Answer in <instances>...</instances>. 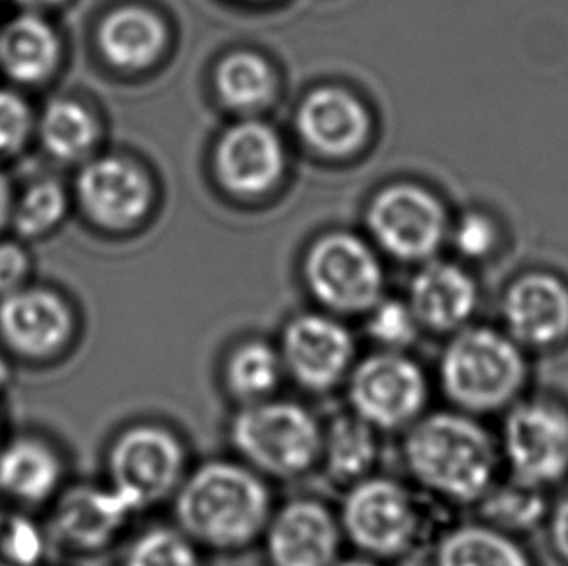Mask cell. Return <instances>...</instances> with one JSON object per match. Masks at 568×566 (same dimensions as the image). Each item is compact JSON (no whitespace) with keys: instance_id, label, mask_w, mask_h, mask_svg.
Segmentation results:
<instances>
[{"instance_id":"25","label":"cell","mask_w":568,"mask_h":566,"mask_svg":"<svg viewBox=\"0 0 568 566\" xmlns=\"http://www.w3.org/2000/svg\"><path fill=\"white\" fill-rule=\"evenodd\" d=\"M165 43L162 20L144 8H119L101 22V53L119 69H144Z\"/></svg>"},{"instance_id":"17","label":"cell","mask_w":568,"mask_h":566,"mask_svg":"<svg viewBox=\"0 0 568 566\" xmlns=\"http://www.w3.org/2000/svg\"><path fill=\"white\" fill-rule=\"evenodd\" d=\"M78 196L95 222L119 230L146 214L150 184L146 175L129 161L100 158L82 169Z\"/></svg>"},{"instance_id":"40","label":"cell","mask_w":568,"mask_h":566,"mask_svg":"<svg viewBox=\"0 0 568 566\" xmlns=\"http://www.w3.org/2000/svg\"><path fill=\"white\" fill-rule=\"evenodd\" d=\"M0 520H2V514H0Z\"/></svg>"},{"instance_id":"35","label":"cell","mask_w":568,"mask_h":566,"mask_svg":"<svg viewBox=\"0 0 568 566\" xmlns=\"http://www.w3.org/2000/svg\"><path fill=\"white\" fill-rule=\"evenodd\" d=\"M546 528L555 555L568 565V495L551 503Z\"/></svg>"},{"instance_id":"30","label":"cell","mask_w":568,"mask_h":566,"mask_svg":"<svg viewBox=\"0 0 568 566\" xmlns=\"http://www.w3.org/2000/svg\"><path fill=\"white\" fill-rule=\"evenodd\" d=\"M365 316V334L384 352H409L423 330L407 301L381 299Z\"/></svg>"},{"instance_id":"11","label":"cell","mask_w":568,"mask_h":566,"mask_svg":"<svg viewBox=\"0 0 568 566\" xmlns=\"http://www.w3.org/2000/svg\"><path fill=\"white\" fill-rule=\"evenodd\" d=\"M258 545L266 566H332L346 542L334 506L316 495H295L276 503Z\"/></svg>"},{"instance_id":"18","label":"cell","mask_w":568,"mask_h":566,"mask_svg":"<svg viewBox=\"0 0 568 566\" xmlns=\"http://www.w3.org/2000/svg\"><path fill=\"white\" fill-rule=\"evenodd\" d=\"M284 145L276 132L258 121L235 124L223 134L215 165L223 183L237 194H261L284 173Z\"/></svg>"},{"instance_id":"2","label":"cell","mask_w":568,"mask_h":566,"mask_svg":"<svg viewBox=\"0 0 568 566\" xmlns=\"http://www.w3.org/2000/svg\"><path fill=\"white\" fill-rule=\"evenodd\" d=\"M170 506L202 552L237 555L258 545L276 501L272 483L230 454L192 464Z\"/></svg>"},{"instance_id":"33","label":"cell","mask_w":568,"mask_h":566,"mask_svg":"<svg viewBox=\"0 0 568 566\" xmlns=\"http://www.w3.org/2000/svg\"><path fill=\"white\" fill-rule=\"evenodd\" d=\"M31 131L28 103L10 90H0V153H12L26 142Z\"/></svg>"},{"instance_id":"12","label":"cell","mask_w":568,"mask_h":566,"mask_svg":"<svg viewBox=\"0 0 568 566\" xmlns=\"http://www.w3.org/2000/svg\"><path fill=\"white\" fill-rule=\"evenodd\" d=\"M500 329L526 352H551L568 342V280L530 270L508 283L500 299Z\"/></svg>"},{"instance_id":"1","label":"cell","mask_w":568,"mask_h":566,"mask_svg":"<svg viewBox=\"0 0 568 566\" xmlns=\"http://www.w3.org/2000/svg\"><path fill=\"white\" fill-rule=\"evenodd\" d=\"M399 459L422 495L460 508H474L505 474L485 420L450 406L425 412L399 435Z\"/></svg>"},{"instance_id":"38","label":"cell","mask_w":568,"mask_h":566,"mask_svg":"<svg viewBox=\"0 0 568 566\" xmlns=\"http://www.w3.org/2000/svg\"><path fill=\"white\" fill-rule=\"evenodd\" d=\"M18 7H22L26 12H39V10H45V8L54 7L62 0H10Z\"/></svg>"},{"instance_id":"22","label":"cell","mask_w":568,"mask_h":566,"mask_svg":"<svg viewBox=\"0 0 568 566\" xmlns=\"http://www.w3.org/2000/svg\"><path fill=\"white\" fill-rule=\"evenodd\" d=\"M430 566H538L520 537L481 520L446 528L433 547Z\"/></svg>"},{"instance_id":"26","label":"cell","mask_w":568,"mask_h":566,"mask_svg":"<svg viewBox=\"0 0 568 566\" xmlns=\"http://www.w3.org/2000/svg\"><path fill=\"white\" fill-rule=\"evenodd\" d=\"M551 503L554 501L547 497V489L503 474L474 508L477 520L523 537L546 526Z\"/></svg>"},{"instance_id":"20","label":"cell","mask_w":568,"mask_h":566,"mask_svg":"<svg viewBox=\"0 0 568 566\" xmlns=\"http://www.w3.org/2000/svg\"><path fill=\"white\" fill-rule=\"evenodd\" d=\"M383 456V435L349 410L323 422L318 472L338 489H346L377 474Z\"/></svg>"},{"instance_id":"16","label":"cell","mask_w":568,"mask_h":566,"mask_svg":"<svg viewBox=\"0 0 568 566\" xmlns=\"http://www.w3.org/2000/svg\"><path fill=\"white\" fill-rule=\"evenodd\" d=\"M407 303L422 330L450 336L474 321L479 290L476 280L460 266L430 262L415 274Z\"/></svg>"},{"instance_id":"13","label":"cell","mask_w":568,"mask_h":566,"mask_svg":"<svg viewBox=\"0 0 568 566\" xmlns=\"http://www.w3.org/2000/svg\"><path fill=\"white\" fill-rule=\"evenodd\" d=\"M369 228L384 251L402 261H423L445 237L446 215L422 186L394 184L373 200Z\"/></svg>"},{"instance_id":"7","label":"cell","mask_w":568,"mask_h":566,"mask_svg":"<svg viewBox=\"0 0 568 566\" xmlns=\"http://www.w3.org/2000/svg\"><path fill=\"white\" fill-rule=\"evenodd\" d=\"M347 410L381 435H402L433 400V375L409 352H373L357 357L344 383Z\"/></svg>"},{"instance_id":"3","label":"cell","mask_w":568,"mask_h":566,"mask_svg":"<svg viewBox=\"0 0 568 566\" xmlns=\"http://www.w3.org/2000/svg\"><path fill=\"white\" fill-rule=\"evenodd\" d=\"M530 381V353L505 330L474 322L448 336L433 371L446 406L481 420L505 414Z\"/></svg>"},{"instance_id":"10","label":"cell","mask_w":568,"mask_h":566,"mask_svg":"<svg viewBox=\"0 0 568 566\" xmlns=\"http://www.w3.org/2000/svg\"><path fill=\"white\" fill-rule=\"evenodd\" d=\"M311 293L334 316H357L383 299V269L363 241L334 233L308 251L305 264Z\"/></svg>"},{"instance_id":"23","label":"cell","mask_w":568,"mask_h":566,"mask_svg":"<svg viewBox=\"0 0 568 566\" xmlns=\"http://www.w3.org/2000/svg\"><path fill=\"white\" fill-rule=\"evenodd\" d=\"M59 54L57 33L38 12L16 16L0 30V69L14 82H43L51 77Z\"/></svg>"},{"instance_id":"27","label":"cell","mask_w":568,"mask_h":566,"mask_svg":"<svg viewBox=\"0 0 568 566\" xmlns=\"http://www.w3.org/2000/svg\"><path fill=\"white\" fill-rule=\"evenodd\" d=\"M39 139L57 160H82L98 140V124L77 101H51L39 119Z\"/></svg>"},{"instance_id":"28","label":"cell","mask_w":568,"mask_h":566,"mask_svg":"<svg viewBox=\"0 0 568 566\" xmlns=\"http://www.w3.org/2000/svg\"><path fill=\"white\" fill-rule=\"evenodd\" d=\"M215 85L225 105L248 111L262 108L272 98L274 77L268 62L258 54L235 53L217 67Z\"/></svg>"},{"instance_id":"14","label":"cell","mask_w":568,"mask_h":566,"mask_svg":"<svg viewBox=\"0 0 568 566\" xmlns=\"http://www.w3.org/2000/svg\"><path fill=\"white\" fill-rule=\"evenodd\" d=\"M136 516L108 482L85 483L62 495L54 511V534L74 552H101L115 544Z\"/></svg>"},{"instance_id":"37","label":"cell","mask_w":568,"mask_h":566,"mask_svg":"<svg viewBox=\"0 0 568 566\" xmlns=\"http://www.w3.org/2000/svg\"><path fill=\"white\" fill-rule=\"evenodd\" d=\"M12 214V196H10V186L7 179L0 175V225L7 222Z\"/></svg>"},{"instance_id":"9","label":"cell","mask_w":568,"mask_h":566,"mask_svg":"<svg viewBox=\"0 0 568 566\" xmlns=\"http://www.w3.org/2000/svg\"><path fill=\"white\" fill-rule=\"evenodd\" d=\"M276 345L287 383L315 398L342 391L359 357L352 330L326 311L293 316Z\"/></svg>"},{"instance_id":"4","label":"cell","mask_w":568,"mask_h":566,"mask_svg":"<svg viewBox=\"0 0 568 566\" xmlns=\"http://www.w3.org/2000/svg\"><path fill=\"white\" fill-rule=\"evenodd\" d=\"M225 441L231 456L274 483L300 482L318 472L323 420L301 400L274 398L233 407Z\"/></svg>"},{"instance_id":"19","label":"cell","mask_w":568,"mask_h":566,"mask_svg":"<svg viewBox=\"0 0 568 566\" xmlns=\"http://www.w3.org/2000/svg\"><path fill=\"white\" fill-rule=\"evenodd\" d=\"M297 129L316 152L346 155L367 139L369 117L359 100L346 90L321 88L303 101Z\"/></svg>"},{"instance_id":"39","label":"cell","mask_w":568,"mask_h":566,"mask_svg":"<svg viewBox=\"0 0 568 566\" xmlns=\"http://www.w3.org/2000/svg\"><path fill=\"white\" fill-rule=\"evenodd\" d=\"M8 378H10V371H8V365L4 363V361L0 360V391L7 386Z\"/></svg>"},{"instance_id":"6","label":"cell","mask_w":568,"mask_h":566,"mask_svg":"<svg viewBox=\"0 0 568 566\" xmlns=\"http://www.w3.org/2000/svg\"><path fill=\"white\" fill-rule=\"evenodd\" d=\"M186 436L165 420H136L109 443L105 482L123 495L136 514L170 505L191 469Z\"/></svg>"},{"instance_id":"31","label":"cell","mask_w":568,"mask_h":566,"mask_svg":"<svg viewBox=\"0 0 568 566\" xmlns=\"http://www.w3.org/2000/svg\"><path fill=\"white\" fill-rule=\"evenodd\" d=\"M67 210V196L61 184L39 181L23 192L22 199L12 208V222L22 237H39L53 230Z\"/></svg>"},{"instance_id":"34","label":"cell","mask_w":568,"mask_h":566,"mask_svg":"<svg viewBox=\"0 0 568 566\" xmlns=\"http://www.w3.org/2000/svg\"><path fill=\"white\" fill-rule=\"evenodd\" d=\"M28 254L16 243H0V295L20 290L28 274Z\"/></svg>"},{"instance_id":"8","label":"cell","mask_w":568,"mask_h":566,"mask_svg":"<svg viewBox=\"0 0 568 566\" xmlns=\"http://www.w3.org/2000/svg\"><path fill=\"white\" fill-rule=\"evenodd\" d=\"M505 475L551 489L568 477V404L554 394H524L503 414L499 435Z\"/></svg>"},{"instance_id":"5","label":"cell","mask_w":568,"mask_h":566,"mask_svg":"<svg viewBox=\"0 0 568 566\" xmlns=\"http://www.w3.org/2000/svg\"><path fill=\"white\" fill-rule=\"evenodd\" d=\"M339 526L352 552L396 563L423 542L425 511L414 485L386 474H373L344 489Z\"/></svg>"},{"instance_id":"29","label":"cell","mask_w":568,"mask_h":566,"mask_svg":"<svg viewBox=\"0 0 568 566\" xmlns=\"http://www.w3.org/2000/svg\"><path fill=\"white\" fill-rule=\"evenodd\" d=\"M206 553L178 524H154L132 537L121 566H206Z\"/></svg>"},{"instance_id":"21","label":"cell","mask_w":568,"mask_h":566,"mask_svg":"<svg viewBox=\"0 0 568 566\" xmlns=\"http://www.w3.org/2000/svg\"><path fill=\"white\" fill-rule=\"evenodd\" d=\"M217 378L223 396L233 407L280 396L287 383L277 345L264 337H246L231 345L222 357Z\"/></svg>"},{"instance_id":"36","label":"cell","mask_w":568,"mask_h":566,"mask_svg":"<svg viewBox=\"0 0 568 566\" xmlns=\"http://www.w3.org/2000/svg\"><path fill=\"white\" fill-rule=\"evenodd\" d=\"M332 566H388V563L371 559V557H365L359 553H352V555H342Z\"/></svg>"},{"instance_id":"32","label":"cell","mask_w":568,"mask_h":566,"mask_svg":"<svg viewBox=\"0 0 568 566\" xmlns=\"http://www.w3.org/2000/svg\"><path fill=\"white\" fill-rule=\"evenodd\" d=\"M454 243L466 259H485L499 243V228L491 215L468 212L456 225Z\"/></svg>"},{"instance_id":"15","label":"cell","mask_w":568,"mask_h":566,"mask_svg":"<svg viewBox=\"0 0 568 566\" xmlns=\"http://www.w3.org/2000/svg\"><path fill=\"white\" fill-rule=\"evenodd\" d=\"M72 334V314L57 293L16 290L0 303V336L26 360H49L64 350Z\"/></svg>"},{"instance_id":"24","label":"cell","mask_w":568,"mask_h":566,"mask_svg":"<svg viewBox=\"0 0 568 566\" xmlns=\"http://www.w3.org/2000/svg\"><path fill=\"white\" fill-rule=\"evenodd\" d=\"M57 452L38 438H16L0 451V491L22 503H41L61 485Z\"/></svg>"}]
</instances>
